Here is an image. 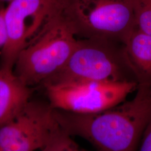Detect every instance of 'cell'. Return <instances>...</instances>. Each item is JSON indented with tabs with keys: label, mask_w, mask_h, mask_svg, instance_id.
Listing matches in <instances>:
<instances>
[{
	"label": "cell",
	"mask_w": 151,
	"mask_h": 151,
	"mask_svg": "<svg viewBox=\"0 0 151 151\" xmlns=\"http://www.w3.org/2000/svg\"><path fill=\"white\" fill-rule=\"evenodd\" d=\"M72 17L77 38L125 44L136 27L132 0H91L84 8L75 4Z\"/></svg>",
	"instance_id": "obj_6"
},
{
	"label": "cell",
	"mask_w": 151,
	"mask_h": 151,
	"mask_svg": "<svg viewBox=\"0 0 151 151\" xmlns=\"http://www.w3.org/2000/svg\"><path fill=\"white\" fill-rule=\"evenodd\" d=\"M62 128L49 104L30 100L0 128V151H45Z\"/></svg>",
	"instance_id": "obj_5"
},
{
	"label": "cell",
	"mask_w": 151,
	"mask_h": 151,
	"mask_svg": "<svg viewBox=\"0 0 151 151\" xmlns=\"http://www.w3.org/2000/svg\"><path fill=\"white\" fill-rule=\"evenodd\" d=\"M134 97L101 112L79 114L54 109L62 127L98 150L135 151L151 119V83L138 84Z\"/></svg>",
	"instance_id": "obj_1"
},
{
	"label": "cell",
	"mask_w": 151,
	"mask_h": 151,
	"mask_svg": "<svg viewBox=\"0 0 151 151\" xmlns=\"http://www.w3.org/2000/svg\"><path fill=\"white\" fill-rule=\"evenodd\" d=\"M136 27L151 35V0H132Z\"/></svg>",
	"instance_id": "obj_10"
},
{
	"label": "cell",
	"mask_w": 151,
	"mask_h": 151,
	"mask_svg": "<svg viewBox=\"0 0 151 151\" xmlns=\"http://www.w3.org/2000/svg\"><path fill=\"white\" fill-rule=\"evenodd\" d=\"M75 3L49 16L19 54L14 72L28 86H42L63 67L77 44L72 14Z\"/></svg>",
	"instance_id": "obj_2"
},
{
	"label": "cell",
	"mask_w": 151,
	"mask_h": 151,
	"mask_svg": "<svg viewBox=\"0 0 151 151\" xmlns=\"http://www.w3.org/2000/svg\"><path fill=\"white\" fill-rule=\"evenodd\" d=\"M138 86L135 81L60 83L43 86L52 108L79 114H93L125 101Z\"/></svg>",
	"instance_id": "obj_4"
},
{
	"label": "cell",
	"mask_w": 151,
	"mask_h": 151,
	"mask_svg": "<svg viewBox=\"0 0 151 151\" xmlns=\"http://www.w3.org/2000/svg\"><path fill=\"white\" fill-rule=\"evenodd\" d=\"M5 9L6 6L0 7V58L7 44L8 39Z\"/></svg>",
	"instance_id": "obj_11"
},
{
	"label": "cell",
	"mask_w": 151,
	"mask_h": 151,
	"mask_svg": "<svg viewBox=\"0 0 151 151\" xmlns=\"http://www.w3.org/2000/svg\"><path fill=\"white\" fill-rule=\"evenodd\" d=\"M13 0H0V7L4 6V4L6 3H10L11 1Z\"/></svg>",
	"instance_id": "obj_14"
},
{
	"label": "cell",
	"mask_w": 151,
	"mask_h": 151,
	"mask_svg": "<svg viewBox=\"0 0 151 151\" xmlns=\"http://www.w3.org/2000/svg\"><path fill=\"white\" fill-rule=\"evenodd\" d=\"M139 149L141 151H151V119L142 135Z\"/></svg>",
	"instance_id": "obj_12"
},
{
	"label": "cell",
	"mask_w": 151,
	"mask_h": 151,
	"mask_svg": "<svg viewBox=\"0 0 151 151\" xmlns=\"http://www.w3.org/2000/svg\"><path fill=\"white\" fill-rule=\"evenodd\" d=\"M125 47L129 64L138 84L151 83V35L135 27Z\"/></svg>",
	"instance_id": "obj_9"
},
{
	"label": "cell",
	"mask_w": 151,
	"mask_h": 151,
	"mask_svg": "<svg viewBox=\"0 0 151 151\" xmlns=\"http://www.w3.org/2000/svg\"><path fill=\"white\" fill-rule=\"evenodd\" d=\"M132 81L137 80L129 64L125 44L103 38H78L63 67L42 86Z\"/></svg>",
	"instance_id": "obj_3"
},
{
	"label": "cell",
	"mask_w": 151,
	"mask_h": 151,
	"mask_svg": "<svg viewBox=\"0 0 151 151\" xmlns=\"http://www.w3.org/2000/svg\"><path fill=\"white\" fill-rule=\"evenodd\" d=\"M33 88L15 75L14 70L0 68V128L14 119L31 100Z\"/></svg>",
	"instance_id": "obj_8"
},
{
	"label": "cell",
	"mask_w": 151,
	"mask_h": 151,
	"mask_svg": "<svg viewBox=\"0 0 151 151\" xmlns=\"http://www.w3.org/2000/svg\"><path fill=\"white\" fill-rule=\"evenodd\" d=\"M73 0H13L6 6L8 39L0 68L14 70L20 52L39 32L49 16Z\"/></svg>",
	"instance_id": "obj_7"
},
{
	"label": "cell",
	"mask_w": 151,
	"mask_h": 151,
	"mask_svg": "<svg viewBox=\"0 0 151 151\" xmlns=\"http://www.w3.org/2000/svg\"><path fill=\"white\" fill-rule=\"evenodd\" d=\"M75 3L80 8H84L88 5L91 0H73Z\"/></svg>",
	"instance_id": "obj_13"
}]
</instances>
